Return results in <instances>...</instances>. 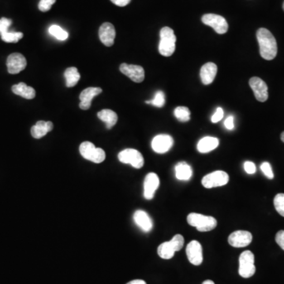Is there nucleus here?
Segmentation results:
<instances>
[{
  "label": "nucleus",
  "instance_id": "10",
  "mask_svg": "<svg viewBox=\"0 0 284 284\" xmlns=\"http://www.w3.org/2000/svg\"><path fill=\"white\" fill-rule=\"evenodd\" d=\"M174 140L168 134H159L152 139L151 148L156 153H166L172 148Z\"/></svg>",
  "mask_w": 284,
  "mask_h": 284
},
{
  "label": "nucleus",
  "instance_id": "12",
  "mask_svg": "<svg viewBox=\"0 0 284 284\" xmlns=\"http://www.w3.org/2000/svg\"><path fill=\"white\" fill-rule=\"evenodd\" d=\"M185 252L187 255L188 260L192 265L196 266L201 265L203 262V251L200 242L193 240L186 246Z\"/></svg>",
  "mask_w": 284,
  "mask_h": 284
},
{
  "label": "nucleus",
  "instance_id": "7",
  "mask_svg": "<svg viewBox=\"0 0 284 284\" xmlns=\"http://www.w3.org/2000/svg\"><path fill=\"white\" fill-rule=\"evenodd\" d=\"M229 182V175L223 170H217L210 173L202 179V185L207 189L219 187L227 185Z\"/></svg>",
  "mask_w": 284,
  "mask_h": 284
},
{
  "label": "nucleus",
  "instance_id": "40",
  "mask_svg": "<svg viewBox=\"0 0 284 284\" xmlns=\"http://www.w3.org/2000/svg\"><path fill=\"white\" fill-rule=\"evenodd\" d=\"M114 4L118 6H125L131 2V0H111Z\"/></svg>",
  "mask_w": 284,
  "mask_h": 284
},
{
  "label": "nucleus",
  "instance_id": "23",
  "mask_svg": "<svg viewBox=\"0 0 284 284\" xmlns=\"http://www.w3.org/2000/svg\"><path fill=\"white\" fill-rule=\"evenodd\" d=\"M98 118L106 123V127L108 130L112 129L115 125L117 123L118 121V116L116 112H113L112 110L103 109L97 114Z\"/></svg>",
  "mask_w": 284,
  "mask_h": 284
},
{
  "label": "nucleus",
  "instance_id": "1",
  "mask_svg": "<svg viewBox=\"0 0 284 284\" xmlns=\"http://www.w3.org/2000/svg\"><path fill=\"white\" fill-rule=\"evenodd\" d=\"M257 38L261 57L266 60L275 59L277 55V43L271 32L261 28L257 30Z\"/></svg>",
  "mask_w": 284,
  "mask_h": 284
},
{
  "label": "nucleus",
  "instance_id": "27",
  "mask_svg": "<svg viewBox=\"0 0 284 284\" xmlns=\"http://www.w3.org/2000/svg\"><path fill=\"white\" fill-rule=\"evenodd\" d=\"M49 33L59 40H66L69 36L67 32L57 25H51L49 28Z\"/></svg>",
  "mask_w": 284,
  "mask_h": 284
},
{
  "label": "nucleus",
  "instance_id": "15",
  "mask_svg": "<svg viewBox=\"0 0 284 284\" xmlns=\"http://www.w3.org/2000/svg\"><path fill=\"white\" fill-rule=\"evenodd\" d=\"M160 185V179L155 173H150L145 176L144 182V197L146 200H151Z\"/></svg>",
  "mask_w": 284,
  "mask_h": 284
},
{
  "label": "nucleus",
  "instance_id": "11",
  "mask_svg": "<svg viewBox=\"0 0 284 284\" xmlns=\"http://www.w3.org/2000/svg\"><path fill=\"white\" fill-rule=\"evenodd\" d=\"M252 240V234L246 231H237L230 234L228 242L235 248H243L251 244Z\"/></svg>",
  "mask_w": 284,
  "mask_h": 284
},
{
  "label": "nucleus",
  "instance_id": "5",
  "mask_svg": "<svg viewBox=\"0 0 284 284\" xmlns=\"http://www.w3.org/2000/svg\"><path fill=\"white\" fill-rule=\"evenodd\" d=\"M256 272L254 265V255L251 251H246L242 252L239 257V268L238 273L242 278H251Z\"/></svg>",
  "mask_w": 284,
  "mask_h": 284
},
{
  "label": "nucleus",
  "instance_id": "3",
  "mask_svg": "<svg viewBox=\"0 0 284 284\" xmlns=\"http://www.w3.org/2000/svg\"><path fill=\"white\" fill-rule=\"evenodd\" d=\"M187 222L189 225L196 227L200 232H210L217 226V221L214 217L198 213L188 215Z\"/></svg>",
  "mask_w": 284,
  "mask_h": 284
},
{
  "label": "nucleus",
  "instance_id": "29",
  "mask_svg": "<svg viewBox=\"0 0 284 284\" xmlns=\"http://www.w3.org/2000/svg\"><path fill=\"white\" fill-rule=\"evenodd\" d=\"M23 37V33L20 32H7L1 34V39L6 43H17L21 38Z\"/></svg>",
  "mask_w": 284,
  "mask_h": 284
},
{
  "label": "nucleus",
  "instance_id": "35",
  "mask_svg": "<svg viewBox=\"0 0 284 284\" xmlns=\"http://www.w3.org/2000/svg\"><path fill=\"white\" fill-rule=\"evenodd\" d=\"M12 24L11 19L2 17L0 19V34H3L9 31V28Z\"/></svg>",
  "mask_w": 284,
  "mask_h": 284
},
{
  "label": "nucleus",
  "instance_id": "44",
  "mask_svg": "<svg viewBox=\"0 0 284 284\" xmlns=\"http://www.w3.org/2000/svg\"><path fill=\"white\" fill-rule=\"evenodd\" d=\"M283 8H284V5H283Z\"/></svg>",
  "mask_w": 284,
  "mask_h": 284
},
{
  "label": "nucleus",
  "instance_id": "22",
  "mask_svg": "<svg viewBox=\"0 0 284 284\" xmlns=\"http://www.w3.org/2000/svg\"><path fill=\"white\" fill-rule=\"evenodd\" d=\"M219 143V140L217 137H205L200 139L197 148L200 153H207L216 150L218 147Z\"/></svg>",
  "mask_w": 284,
  "mask_h": 284
},
{
  "label": "nucleus",
  "instance_id": "32",
  "mask_svg": "<svg viewBox=\"0 0 284 284\" xmlns=\"http://www.w3.org/2000/svg\"><path fill=\"white\" fill-rule=\"evenodd\" d=\"M173 247L175 248V251H181L184 245V238L181 234H176L170 240Z\"/></svg>",
  "mask_w": 284,
  "mask_h": 284
},
{
  "label": "nucleus",
  "instance_id": "43",
  "mask_svg": "<svg viewBox=\"0 0 284 284\" xmlns=\"http://www.w3.org/2000/svg\"><path fill=\"white\" fill-rule=\"evenodd\" d=\"M281 140H282L283 142L284 143V131L281 134Z\"/></svg>",
  "mask_w": 284,
  "mask_h": 284
},
{
  "label": "nucleus",
  "instance_id": "34",
  "mask_svg": "<svg viewBox=\"0 0 284 284\" xmlns=\"http://www.w3.org/2000/svg\"><path fill=\"white\" fill-rule=\"evenodd\" d=\"M261 170L264 173V175L267 177L268 179H272L274 178L273 171L271 169L269 163L264 162L261 165Z\"/></svg>",
  "mask_w": 284,
  "mask_h": 284
},
{
  "label": "nucleus",
  "instance_id": "16",
  "mask_svg": "<svg viewBox=\"0 0 284 284\" xmlns=\"http://www.w3.org/2000/svg\"><path fill=\"white\" fill-rule=\"evenodd\" d=\"M101 93H102V89L98 87H88L82 91L79 97L81 100L79 107L81 109H89L92 104V100Z\"/></svg>",
  "mask_w": 284,
  "mask_h": 284
},
{
  "label": "nucleus",
  "instance_id": "26",
  "mask_svg": "<svg viewBox=\"0 0 284 284\" xmlns=\"http://www.w3.org/2000/svg\"><path fill=\"white\" fill-rule=\"evenodd\" d=\"M175 248L173 247L171 242H165L162 244L160 245L158 247L157 252L158 255L160 256L161 258L165 259V260H169V259L172 258L175 255Z\"/></svg>",
  "mask_w": 284,
  "mask_h": 284
},
{
  "label": "nucleus",
  "instance_id": "28",
  "mask_svg": "<svg viewBox=\"0 0 284 284\" xmlns=\"http://www.w3.org/2000/svg\"><path fill=\"white\" fill-rule=\"evenodd\" d=\"M175 116L180 122H188L190 119V111L186 107H177L175 109Z\"/></svg>",
  "mask_w": 284,
  "mask_h": 284
},
{
  "label": "nucleus",
  "instance_id": "42",
  "mask_svg": "<svg viewBox=\"0 0 284 284\" xmlns=\"http://www.w3.org/2000/svg\"><path fill=\"white\" fill-rule=\"evenodd\" d=\"M215 284L214 282H213V281H212V280H205V281H204V282H203V284Z\"/></svg>",
  "mask_w": 284,
  "mask_h": 284
},
{
  "label": "nucleus",
  "instance_id": "41",
  "mask_svg": "<svg viewBox=\"0 0 284 284\" xmlns=\"http://www.w3.org/2000/svg\"><path fill=\"white\" fill-rule=\"evenodd\" d=\"M126 284H146V283L142 280H132L131 282H129Z\"/></svg>",
  "mask_w": 284,
  "mask_h": 284
},
{
  "label": "nucleus",
  "instance_id": "14",
  "mask_svg": "<svg viewBox=\"0 0 284 284\" xmlns=\"http://www.w3.org/2000/svg\"><path fill=\"white\" fill-rule=\"evenodd\" d=\"M250 85L254 93L255 97L260 102H265L268 98L267 85L262 79L253 77L250 80Z\"/></svg>",
  "mask_w": 284,
  "mask_h": 284
},
{
  "label": "nucleus",
  "instance_id": "17",
  "mask_svg": "<svg viewBox=\"0 0 284 284\" xmlns=\"http://www.w3.org/2000/svg\"><path fill=\"white\" fill-rule=\"evenodd\" d=\"M116 34V30L112 23L105 22L100 27V40L105 46L111 47L113 45Z\"/></svg>",
  "mask_w": 284,
  "mask_h": 284
},
{
  "label": "nucleus",
  "instance_id": "33",
  "mask_svg": "<svg viewBox=\"0 0 284 284\" xmlns=\"http://www.w3.org/2000/svg\"><path fill=\"white\" fill-rule=\"evenodd\" d=\"M56 2V0H40L38 5L39 10L42 12L50 11L52 5Z\"/></svg>",
  "mask_w": 284,
  "mask_h": 284
},
{
  "label": "nucleus",
  "instance_id": "4",
  "mask_svg": "<svg viewBox=\"0 0 284 284\" xmlns=\"http://www.w3.org/2000/svg\"><path fill=\"white\" fill-rule=\"evenodd\" d=\"M79 151L83 158L95 164H100L105 160V151L100 148L96 147L89 141H84L81 144Z\"/></svg>",
  "mask_w": 284,
  "mask_h": 284
},
{
  "label": "nucleus",
  "instance_id": "25",
  "mask_svg": "<svg viewBox=\"0 0 284 284\" xmlns=\"http://www.w3.org/2000/svg\"><path fill=\"white\" fill-rule=\"evenodd\" d=\"M64 77L66 78V85L68 88L75 86L81 78L80 74L76 67H69L66 69Z\"/></svg>",
  "mask_w": 284,
  "mask_h": 284
},
{
  "label": "nucleus",
  "instance_id": "13",
  "mask_svg": "<svg viewBox=\"0 0 284 284\" xmlns=\"http://www.w3.org/2000/svg\"><path fill=\"white\" fill-rule=\"evenodd\" d=\"M120 71L136 83H141L145 79V70L141 66L122 63L120 66Z\"/></svg>",
  "mask_w": 284,
  "mask_h": 284
},
{
  "label": "nucleus",
  "instance_id": "39",
  "mask_svg": "<svg viewBox=\"0 0 284 284\" xmlns=\"http://www.w3.org/2000/svg\"><path fill=\"white\" fill-rule=\"evenodd\" d=\"M224 126L229 131H232L234 128V117L232 116H230L227 117V119L224 122Z\"/></svg>",
  "mask_w": 284,
  "mask_h": 284
},
{
  "label": "nucleus",
  "instance_id": "30",
  "mask_svg": "<svg viewBox=\"0 0 284 284\" xmlns=\"http://www.w3.org/2000/svg\"><path fill=\"white\" fill-rule=\"evenodd\" d=\"M146 103L157 107H162L165 104V95L162 91H158L151 100L146 101Z\"/></svg>",
  "mask_w": 284,
  "mask_h": 284
},
{
  "label": "nucleus",
  "instance_id": "9",
  "mask_svg": "<svg viewBox=\"0 0 284 284\" xmlns=\"http://www.w3.org/2000/svg\"><path fill=\"white\" fill-rule=\"evenodd\" d=\"M27 62L25 56L20 53H13L6 60L7 70L11 74H17L26 67Z\"/></svg>",
  "mask_w": 284,
  "mask_h": 284
},
{
  "label": "nucleus",
  "instance_id": "36",
  "mask_svg": "<svg viewBox=\"0 0 284 284\" xmlns=\"http://www.w3.org/2000/svg\"><path fill=\"white\" fill-rule=\"evenodd\" d=\"M223 110L221 107H217V111L215 112L214 115L212 116V122L213 123H217L219 122L222 118H223Z\"/></svg>",
  "mask_w": 284,
  "mask_h": 284
},
{
  "label": "nucleus",
  "instance_id": "2",
  "mask_svg": "<svg viewBox=\"0 0 284 284\" xmlns=\"http://www.w3.org/2000/svg\"><path fill=\"white\" fill-rule=\"evenodd\" d=\"M160 40L159 51L163 56L169 57L173 55L175 50L176 36L174 30L169 27H164L160 30Z\"/></svg>",
  "mask_w": 284,
  "mask_h": 284
},
{
  "label": "nucleus",
  "instance_id": "38",
  "mask_svg": "<svg viewBox=\"0 0 284 284\" xmlns=\"http://www.w3.org/2000/svg\"><path fill=\"white\" fill-rule=\"evenodd\" d=\"M276 242L284 251V231H280L276 235Z\"/></svg>",
  "mask_w": 284,
  "mask_h": 284
},
{
  "label": "nucleus",
  "instance_id": "37",
  "mask_svg": "<svg viewBox=\"0 0 284 284\" xmlns=\"http://www.w3.org/2000/svg\"><path fill=\"white\" fill-rule=\"evenodd\" d=\"M244 168L245 170H246V172L249 175H252V174H254L256 172V166H255V164L251 162V161H246V163L244 164Z\"/></svg>",
  "mask_w": 284,
  "mask_h": 284
},
{
  "label": "nucleus",
  "instance_id": "20",
  "mask_svg": "<svg viewBox=\"0 0 284 284\" xmlns=\"http://www.w3.org/2000/svg\"><path fill=\"white\" fill-rule=\"evenodd\" d=\"M53 123L50 121H38L36 124L31 128V134L34 138L40 139L44 137L48 133L52 131Z\"/></svg>",
  "mask_w": 284,
  "mask_h": 284
},
{
  "label": "nucleus",
  "instance_id": "24",
  "mask_svg": "<svg viewBox=\"0 0 284 284\" xmlns=\"http://www.w3.org/2000/svg\"><path fill=\"white\" fill-rule=\"evenodd\" d=\"M192 175H193L192 167L186 163H179L175 166V175L179 180L187 181L190 179Z\"/></svg>",
  "mask_w": 284,
  "mask_h": 284
},
{
  "label": "nucleus",
  "instance_id": "19",
  "mask_svg": "<svg viewBox=\"0 0 284 284\" xmlns=\"http://www.w3.org/2000/svg\"><path fill=\"white\" fill-rule=\"evenodd\" d=\"M134 219L143 232H150L152 229V221L150 216L143 210H137L134 214Z\"/></svg>",
  "mask_w": 284,
  "mask_h": 284
},
{
  "label": "nucleus",
  "instance_id": "8",
  "mask_svg": "<svg viewBox=\"0 0 284 284\" xmlns=\"http://www.w3.org/2000/svg\"><path fill=\"white\" fill-rule=\"evenodd\" d=\"M201 20L204 25L211 26L217 33L224 34L228 30L227 21L220 15L207 14L202 17Z\"/></svg>",
  "mask_w": 284,
  "mask_h": 284
},
{
  "label": "nucleus",
  "instance_id": "6",
  "mask_svg": "<svg viewBox=\"0 0 284 284\" xmlns=\"http://www.w3.org/2000/svg\"><path fill=\"white\" fill-rule=\"evenodd\" d=\"M118 160L122 164H131L134 168L140 169L144 166L145 160L140 151L133 149H126L118 153Z\"/></svg>",
  "mask_w": 284,
  "mask_h": 284
},
{
  "label": "nucleus",
  "instance_id": "18",
  "mask_svg": "<svg viewBox=\"0 0 284 284\" xmlns=\"http://www.w3.org/2000/svg\"><path fill=\"white\" fill-rule=\"evenodd\" d=\"M217 74V66L213 63H207L200 69V79L204 84L213 83Z\"/></svg>",
  "mask_w": 284,
  "mask_h": 284
},
{
  "label": "nucleus",
  "instance_id": "31",
  "mask_svg": "<svg viewBox=\"0 0 284 284\" xmlns=\"http://www.w3.org/2000/svg\"><path fill=\"white\" fill-rule=\"evenodd\" d=\"M274 206L277 213L284 217V194H278L275 197Z\"/></svg>",
  "mask_w": 284,
  "mask_h": 284
},
{
  "label": "nucleus",
  "instance_id": "21",
  "mask_svg": "<svg viewBox=\"0 0 284 284\" xmlns=\"http://www.w3.org/2000/svg\"><path fill=\"white\" fill-rule=\"evenodd\" d=\"M13 93L15 95L23 97L25 99L32 100L36 97V91L33 87L28 86L24 82H21L17 84L13 85Z\"/></svg>",
  "mask_w": 284,
  "mask_h": 284
}]
</instances>
